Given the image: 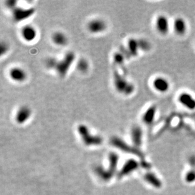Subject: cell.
<instances>
[{
    "instance_id": "obj_14",
    "label": "cell",
    "mask_w": 195,
    "mask_h": 195,
    "mask_svg": "<svg viewBox=\"0 0 195 195\" xmlns=\"http://www.w3.org/2000/svg\"><path fill=\"white\" fill-rule=\"evenodd\" d=\"M142 130L140 126H135L134 127H133L131 132L132 140L134 144V146L138 148L142 144Z\"/></svg>"
},
{
    "instance_id": "obj_26",
    "label": "cell",
    "mask_w": 195,
    "mask_h": 195,
    "mask_svg": "<svg viewBox=\"0 0 195 195\" xmlns=\"http://www.w3.org/2000/svg\"><path fill=\"white\" fill-rule=\"evenodd\" d=\"M9 49V46L5 42H2L1 44H0V52H1V55L3 56V54H6Z\"/></svg>"
},
{
    "instance_id": "obj_6",
    "label": "cell",
    "mask_w": 195,
    "mask_h": 195,
    "mask_svg": "<svg viewBox=\"0 0 195 195\" xmlns=\"http://www.w3.org/2000/svg\"><path fill=\"white\" fill-rule=\"evenodd\" d=\"M32 115L30 107L27 105H22L17 110L15 114V120L18 124H22L27 122Z\"/></svg>"
},
{
    "instance_id": "obj_5",
    "label": "cell",
    "mask_w": 195,
    "mask_h": 195,
    "mask_svg": "<svg viewBox=\"0 0 195 195\" xmlns=\"http://www.w3.org/2000/svg\"><path fill=\"white\" fill-rule=\"evenodd\" d=\"M12 12L13 20L16 22H20L32 16L35 13V9L33 8H24L16 7Z\"/></svg>"
},
{
    "instance_id": "obj_16",
    "label": "cell",
    "mask_w": 195,
    "mask_h": 195,
    "mask_svg": "<svg viewBox=\"0 0 195 195\" xmlns=\"http://www.w3.org/2000/svg\"><path fill=\"white\" fill-rule=\"evenodd\" d=\"M52 40L54 44L58 46H64L67 44L68 38L61 32H56L52 35Z\"/></svg>"
},
{
    "instance_id": "obj_19",
    "label": "cell",
    "mask_w": 195,
    "mask_h": 195,
    "mask_svg": "<svg viewBox=\"0 0 195 195\" xmlns=\"http://www.w3.org/2000/svg\"><path fill=\"white\" fill-rule=\"evenodd\" d=\"M118 162V156L114 153H112L109 156V167L107 171L113 176L116 170Z\"/></svg>"
},
{
    "instance_id": "obj_22",
    "label": "cell",
    "mask_w": 195,
    "mask_h": 195,
    "mask_svg": "<svg viewBox=\"0 0 195 195\" xmlns=\"http://www.w3.org/2000/svg\"><path fill=\"white\" fill-rule=\"evenodd\" d=\"M125 58L124 56L121 52L115 53L113 56V59L116 66L123 69Z\"/></svg>"
},
{
    "instance_id": "obj_4",
    "label": "cell",
    "mask_w": 195,
    "mask_h": 195,
    "mask_svg": "<svg viewBox=\"0 0 195 195\" xmlns=\"http://www.w3.org/2000/svg\"><path fill=\"white\" fill-rule=\"evenodd\" d=\"M111 143L119 150L124 151V152L132 154L138 156L140 158H143L144 156L142 151L135 146H132L124 142L122 139L118 137H113L111 139Z\"/></svg>"
},
{
    "instance_id": "obj_23",
    "label": "cell",
    "mask_w": 195,
    "mask_h": 195,
    "mask_svg": "<svg viewBox=\"0 0 195 195\" xmlns=\"http://www.w3.org/2000/svg\"><path fill=\"white\" fill-rule=\"evenodd\" d=\"M58 61L59 60L53 57H49L47 58L45 61L46 67L49 70H56Z\"/></svg>"
},
{
    "instance_id": "obj_27",
    "label": "cell",
    "mask_w": 195,
    "mask_h": 195,
    "mask_svg": "<svg viewBox=\"0 0 195 195\" xmlns=\"http://www.w3.org/2000/svg\"><path fill=\"white\" fill-rule=\"evenodd\" d=\"M16 3H17L16 1H15V0H10V1L6 2L5 5L8 8L13 10L14 8H15L17 7Z\"/></svg>"
},
{
    "instance_id": "obj_24",
    "label": "cell",
    "mask_w": 195,
    "mask_h": 195,
    "mask_svg": "<svg viewBox=\"0 0 195 195\" xmlns=\"http://www.w3.org/2000/svg\"><path fill=\"white\" fill-rule=\"evenodd\" d=\"M138 44H139L140 49H142V51H148L150 48V43L145 39L138 40Z\"/></svg>"
},
{
    "instance_id": "obj_17",
    "label": "cell",
    "mask_w": 195,
    "mask_h": 195,
    "mask_svg": "<svg viewBox=\"0 0 195 195\" xmlns=\"http://www.w3.org/2000/svg\"><path fill=\"white\" fill-rule=\"evenodd\" d=\"M127 50L130 56H136L138 54V50L140 49L138 40L133 38L129 39L128 42Z\"/></svg>"
},
{
    "instance_id": "obj_10",
    "label": "cell",
    "mask_w": 195,
    "mask_h": 195,
    "mask_svg": "<svg viewBox=\"0 0 195 195\" xmlns=\"http://www.w3.org/2000/svg\"><path fill=\"white\" fill-rule=\"evenodd\" d=\"M139 166V164L134 159H130L128 160L124 165L123 169L119 172L118 177L123 178L136 170Z\"/></svg>"
},
{
    "instance_id": "obj_8",
    "label": "cell",
    "mask_w": 195,
    "mask_h": 195,
    "mask_svg": "<svg viewBox=\"0 0 195 195\" xmlns=\"http://www.w3.org/2000/svg\"><path fill=\"white\" fill-rule=\"evenodd\" d=\"M9 76L12 80L18 83L24 82L27 78L26 72L19 67L12 68L10 70Z\"/></svg>"
},
{
    "instance_id": "obj_7",
    "label": "cell",
    "mask_w": 195,
    "mask_h": 195,
    "mask_svg": "<svg viewBox=\"0 0 195 195\" xmlns=\"http://www.w3.org/2000/svg\"><path fill=\"white\" fill-rule=\"evenodd\" d=\"M106 23L101 19H94L90 21L87 25L88 30L92 34H99L105 30Z\"/></svg>"
},
{
    "instance_id": "obj_2",
    "label": "cell",
    "mask_w": 195,
    "mask_h": 195,
    "mask_svg": "<svg viewBox=\"0 0 195 195\" xmlns=\"http://www.w3.org/2000/svg\"><path fill=\"white\" fill-rule=\"evenodd\" d=\"M75 54L73 51H68L64 57L58 61L56 71L60 77H64L68 73L72 65L75 60Z\"/></svg>"
},
{
    "instance_id": "obj_13",
    "label": "cell",
    "mask_w": 195,
    "mask_h": 195,
    "mask_svg": "<svg viewBox=\"0 0 195 195\" xmlns=\"http://www.w3.org/2000/svg\"><path fill=\"white\" fill-rule=\"evenodd\" d=\"M154 89L161 93H165L167 92L169 89V83L168 81L163 77L156 78L153 82Z\"/></svg>"
},
{
    "instance_id": "obj_9",
    "label": "cell",
    "mask_w": 195,
    "mask_h": 195,
    "mask_svg": "<svg viewBox=\"0 0 195 195\" xmlns=\"http://www.w3.org/2000/svg\"><path fill=\"white\" fill-rule=\"evenodd\" d=\"M178 100L183 106L189 110L195 109V99L189 94L184 92L179 95Z\"/></svg>"
},
{
    "instance_id": "obj_15",
    "label": "cell",
    "mask_w": 195,
    "mask_h": 195,
    "mask_svg": "<svg viewBox=\"0 0 195 195\" xmlns=\"http://www.w3.org/2000/svg\"><path fill=\"white\" fill-rule=\"evenodd\" d=\"M156 112L157 108L155 105L150 107L143 114L142 119L144 123L147 125H150L151 124H152L156 117Z\"/></svg>"
},
{
    "instance_id": "obj_3",
    "label": "cell",
    "mask_w": 195,
    "mask_h": 195,
    "mask_svg": "<svg viewBox=\"0 0 195 195\" xmlns=\"http://www.w3.org/2000/svg\"><path fill=\"white\" fill-rule=\"evenodd\" d=\"M78 132L83 142L86 145H99L102 143L103 140L102 137L91 134L89 128L85 124H80L78 126Z\"/></svg>"
},
{
    "instance_id": "obj_25",
    "label": "cell",
    "mask_w": 195,
    "mask_h": 195,
    "mask_svg": "<svg viewBox=\"0 0 195 195\" xmlns=\"http://www.w3.org/2000/svg\"><path fill=\"white\" fill-rule=\"evenodd\" d=\"M186 181L188 183H192L195 181V170H191L186 175Z\"/></svg>"
},
{
    "instance_id": "obj_11",
    "label": "cell",
    "mask_w": 195,
    "mask_h": 195,
    "mask_svg": "<svg viewBox=\"0 0 195 195\" xmlns=\"http://www.w3.org/2000/svg\"><path fill=\"white\" fill-rule=\"evenodd\" d=\"M156 29L157 31L163 35L166 34L169 32V24L168 19L164 15L159 16L156 20Z\"/></svg>"
},
{
    "instance_id": "obj_21",
    "label": "cell",
    "mask_w": 195,
    "mask_h": 195,
    "mask_svg": "<svg viewBox=\"0 0 195 195\" xmlns=\"http://www.w3.org/2000/svg\"><path fill=\"white\" fill-rule=\"evenodd\" d=\"M77 69L81 73H85L89 69V63L85 58H81L77 64Z\"/></svg>"
},
{
    "instance_id": "obj_18",
    "label": "cell",
    "mask_w": 195,
    "mask_h": 195,
    "mask_svg": "<svg viewBox=\"0 0 195 195\" xmlns=\"http://www.w3.org/2000/svg\"><path fill=\"white\" fill-rule=\"evenodd\" d=\"M174 31L178 35H183L186 31V24L184 19L178 18L175 20L174 23Z\"/></svg>"
},
{
    "instance_id": "obj_1",
    "label": "cell",
    "mask_w": 195,
    "mask_h": 195,
    "mask_svg": "<svg viewBox=\"0 0 195 195\" xmlns=\"http://www.w3.org/2000/svg\"><path fill=\"white\" fill-rule=\"evenodd\" d=\"M114 85L116 90L121 94L129 95L135 91V86L132 83L128 82L125 78L119 73L116 65L113 69Z\"/></svg>"
},
{
    "instance_id": "obj_20",
    "label": "cell",
    "mask_w": 195,
    "mask_h": 195,
    "mask_svg": "<svg viewBox=\"0 0 195 195\" xmlns=\"http://www.w3.org/2000/svg\"><path fill=\"white\" fill-rule=\"evenodd\" d=\"M144 178L147 183L152 185L155 188H159L162 186L161 181L158 179V178H157L156 175L152 174V173H147V174L145 175Z\"/></svg>"
},
{
    "instance_id": "obj_12",
    "label": "cell",
    "mask_w": 195,
    "mask_h": 195,
    "mask_svg": "<svg viewBox=\"0 0 195 195\" xmlns=\"http://www.w3.org/2000/svg\"><path fill=\"white\" fill-rule=\"evenodd\" d=\"M21 36L26 42L33 41L37 36V31L32 26H26L21 30Z\"/></svg>"
}]
</instances>
